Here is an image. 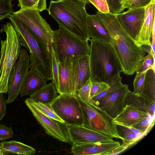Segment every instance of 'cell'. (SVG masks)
Wrapping results in <instances>:
<instances>
[{
  "instance_id": "20",
  "label": "cell",
  "mask_w": 155,
  "mask_h": 155,
  "mask_svg": "<svg viewBox=\"0 0 155 155\" xmlns=\"http://www.w3.org/2000/svg\"><path fill=\"white\" fill-rule=\"evenodd\" d=\"M127 104L131 105L152 116H155V102L142 93L136 94L130 91L125 98L124 107Z\"/></svg>"
},
{
  "instance_id": "45",
  "label": "cell",
  "mask_w": 155,
  "mask_h": 155,
  "mask_svg": "<svg viewBox=\"0 0 155 155\" xmlns=\"http://www.w3.org/2000/svg\"><path fill=\"white\" fill-rule=\"evenodd\" d=\"M81 1H84L85 2H86L87 3H88V0H80Z\"/></svg>"
},
{
  "instance_id": "42",
  "label": "cell",
  "mask_w": 155,
  "mask_h": 155,
  "mask_svg": "<svg viewBox=\"0 0 155 155\" xmlns=\"http://www.w3.org/2000/svg\"><path fill=\"white\" fill-rule=\"evenodd\" d=\"M151 38H152V41H151V49L153 54L155 55V22L153 23L152 29Z\"/></svg>"
},
{
  "instance_id": "26",
  "label": "cell",
  "mask_w": 155,
  "mask_h": 155,
  "mask_svg": "<svg viewBox=\"0 0 155 155\" xmlns=\"http://www.w3.org/2000/svg\"><path fill=\"white\" fill-rule=\"evenodd\" d=\"M152 69L147 71L142 93L155 102V72Z\"/></svg>"
},
{
  "instance_id": "4",
  "label": "cell",
  "mask_w": 155,
  "mask_h": 155,
  "mask_svg": "<svg viewBox=\"0 0 155 155\" xmlns=\"http://www.w3.org/2000/svg\"><path fill=\"white\" fill-rule=\"evenodd\" d=\"M90 79L106 82L122 72L120 63L110 44L89 38Z\"/></svg>"
},
{
  "instance_id": "28",
  "label": "cell",
  "mask_w": 155,
  "mask_h": 155,
  "mask_svg": "<svg viewBox=\"0 0 155 155\" xmlns=\"http://www.w3.org/2000/svg\"><path fill=\"white\" fill-rule=\"evenodd\" d=\"M18 5L20 9L32 8L41 12L46 9V0H18Z\"/></svg>"
},
{
  "instance_id": "3",
  "label": "cell",
  "mask_w": 155,
  "mask_h": 155,
  "mask_svg": "<svg viewBox=\"0 0 155 155\" xmlns=\"http://www.w3.org/2000/svg\"><path fill=\"white\" fill-rule=\"evenodd\" d=\"M87 4L80 0H51L46 9L59 27L82 39L88 41Z\"/></svg>"
},
{
  "instance_id": "10",
  "label": "cell",
  "mask_w": 155,
  "mask_h": 155,
  "mask_svg": "<svg viewBox=\"0 0 155 155\" xmlns=\"http://www.w3.org/2000/svg\"><path fill=\"white\" fill-rule=\"evenodd\" d=\"M29 55L26 50L21 48L18 59L12 67L8 82V96L6 104L13 102L19 94L25 78L29 69Z\"/></svg>"
},
{
  "instance_id": "6",
  "label": "cell",
  "mask_w": 155,
  "mask_h": 155,
  "mask_svg": "<svg viewBox=\"0 0 155 155\" xmlns=\"http://www.w3.org/2000/svg\"><path fill=\"white\" fill-rule=\"evenodd\" d=\"M52 45L58 62L68 58L76 61L86 55L90 49L88 40H83L59 27L53 31Z\"/></svg>"
},
{
  "instance_id": "31",
  "label": "cell",
  "mask_w": 155,
  "mask_h": 155,
  "mask_svg": "<svg viewBox=\"0 0 155 155\" xmlns=\"http://www.w3.org/2000/svg\"><path fill=\"white\" fill-rule=\"evenodd\" d=\"M154 123L155 117H151L142 120L131 127L140 131L146 135Z\"/></svg>"
},
{
  "instance_id": "33",
  "label": "cell",
  "mask_w": 155,
  "mask_h": 155,
  "mask_svg": "<svg viewBox=\"0 0 155 155\" xmlns=\"http://www.w3.org/2000/svg\"><path fill=\"white\" fill-rule=\"evenodd\" d=\"M32 101L36 106L45 115L61 123L64 124V121L57 114L50 105Z\"/></svg>"
},
{
  "instance_id": "16",
  "label": "cell",
  "mask_w": 155,
  "mask_h": 155,
  "mask_svg": "<svg viewBox=\"0 0 155 155\" xmlns=\"http://www.w3.org/2000/svg\"><path fill=\"white\" fill-rule=\"evenodd\" d=\"M120 145L118 141L72 143L71 153L76 155H109Z\"/></svg>"
},
{
  "instance_id": "18",
  "label": "cell",
  "mask_w": 155,
  "mask_h": 155,
  "mask_svg": "<svg viewBox=\"0 0 155 155\" xmlns=\"http://www.w3.org/2000/svg\"><path fill=\"white\" fill-rule=\"evenodd\" d=\"M152 116L131 105L127 104L112 121L114 124L131 127L142 120Z\"/></svg>"
},
{
  "instance_id": "17",
  "label": "cell",
  "mask_w": 155,
  "mask_h": 155,
  "mask_svg": "<svg viewBox=\"0 0 155 155\" xmlns=\"http://www.w3.org/2000/svg\"><path fill=\"white\" fill-rule=\"evenodd\" d=\"M144 21L134 41L139 46L148 45L151 47L152 29L155 22V0L145 7Z\"/></svg>"
},
{
  "instance_id": "25",
  "label": "cell",
  "mask_w": 155,
  "mask_h": 155,
  "mask_svg": "<svg viewBox=\"0 0 155 155\" xmlns=\"http://www.w3.org/2000/svg\"><path fill=\"white\" fill-rule=\"evenodd\" d=\"M116 125L118 134L122 138L121 145L126 149L142 138L127 126L120 124Z\"/></svg>"
},
{
  "instance_id": "1",
  "label": "cell",
  "mask_w": 155,
  "mask_h": 155,
  "mask_svg": "<svg viewBox=\"0 0 155 155\" xmlns=\"http://www.w3.org/2000/svg\"><path fill=\"white\" fill-rule=\"evenodd\" d=\"M96 14L110 35V43L120 63L122 72L127 75H132L146 54L144 48L138 45L125 31L117 20L115 14L98 11Z\"/></svg>"
},
{
  "instance_id": "14",
  "label": "cell",
  "mask_w": 155,
  "mask_h": 155,
  "mask_svg": "<svg viewBox=\"0 0 155 155\" xmlns=\"http://www.w3.org/2000/svg\"><path fill=\"white\" fill-rule=\"evenodd\" d=\"M145 13V7L131 8L116 14V16L122 28L134 40L142 25Z\"/></svg>"
},
{
  "instance_id": "11",
  "label": "cell",
  "mask_w": 155,
  "mask_h": 155,
  "mask_svg": "<svg viewBox=\"0 0 155 155\" xmlns=\"http://www.w3.org/2000/svg\"><path fill=\"white\" fill-rule=\"evenodd\" d=\"M25 103L47 134L60 141L68 142L69 140L67 132L64 130L61 125L63 123L59 124L61 123L45 115L29 98L25 100Z\"/></svg>"
},
{
  "instance_id": "29",
  "label": "cell",
  "mask_w": 155,
  "mask_h": 155,
  "mask_svg": "<svg viewBox=\"0 0 155 155\" xmlns=\"http://www.w3.org/2000/svg\"><path fill=\"white\" fill-rule=\"evenodd\" d=\"M122 80V78L120 76V74H119L108 80L106 82L110 86L109 88L93 97V100L96 102L121 86L123 84L121 82Z\"/></svg>"
},
{
  "instance_id": "19",
  "label": "cell",
  "mask_w": 155,
  "mask_h": 155,
  "mask_svg": "<svg viewBox=\"0 0 155 155\" xmlns=\"http://www.w3.org/2000/svg\"><path fill=\"white\" fill-rule=\"evenodd\" d=\"M21 86L19 94L21 97L30 96L47 84V80L34 69L30 68Z\"/></svg>"
},
{
  "instance_id": "36",
  "label": "cell",
  "mask_w": 155,
  "mask_h": 155,
  "mask_svg": "<svg viewBox=\"0 0 155 155\" xmlns=\"http://www.w3.org/2000/svg\"><path fill=\"white\" fill-rule=\"evenodd\" d=\"M146 72L136 73L134 82L133 93L136 94H141L142 93L144 80Z\"/></svg>"
},
{
  "instance_id": "30",
  "label": "cell",
  "mask_w": 155,
  "mask_h": 155,
  "mask_svg": "<svg viewBox=\"0 0 155 155\" xmlns=\"http://www.w3.org/2000/svg\"><path fill=\"white\" fill-rule=\"evenodd\" d=\"M91 86V81L90 79L76 93L80 97L87 103L94 106L99 107L96 102L91 97L90 92Z\"/></svg>"
},
{
  "instance_id": "23",
  "label": "cell",
  "mask_w": 155,
  "mask_h": 155,
  "mask_svg": "<svg viewBox=\"0 0 155 155\" xmlns=\"http://www.w3.org/2000/svg\"><path fill=\"white\" fill-rule=\"evenodd\" d=\"M0 149L4 153H9L18 155H32L36 151L35 149L29 146L13 140L0 142Z\"/></svg>"
},
{
  "instance_id": "38",
  "label": "cell",
  "mask_w": 155,
  "mask_h": 155,
  "mask_svg": "<svg viewBox=\"0 0 155 155\" xmlns=\"http://www.w3.org/2000/svg\"><path fill=\"white\" fill-rule=\"evenodd\" d=\"M110 12L114 14L121 13L125 9L123 5L120 3L119 0H106Z\"/></svg>"
},
{
  "instance_id": "24",
  "label": "cell",
  "mask_w": 155,
  "mask_h": 155,
  "mask_svg": "<svg viewBox=\"0 0 155 155\" xmlns=\"http://www.w3.org/2000/svg\"><path fill=\"white\" fill-rule=\"evenodd\" d=\"M58 96L54 86L50 83L30 96L29 98L35 102L50 105Z\"/></svg>"
},
{
  "instance_id": "34",
  "label": "cell",
  "mask_w": 155,
  "mask_h": 155,
  "mask_svg": "<svg viewBox=\"0 0 155 155\" xmlns=\"http://www.w3.org/2000/svg\"><path fill=\"white\" fill-rule=\"evenodd\" d=\"M12 0H0V20L4 19L12 14L14 10Z\"/></svg>"
},
{
  "instance_id": "13",
  "label": "cell",
  "mask_w": 155,
  "mask_h": 155,
  "mask_svg": "<svg viewBox=\"0 0 155 155\" xmlns=\"http://www.w3.org/2000/svg\"><path fill=\"white\" fill-rule=\"evenodd\" d=\"M130 91L128 84H122L96 101V103L114 119L123 110L125 98Z\"/></svg>"
},
{
  "instance_id": "22",
  "label": "cell",
  "mask_w": 155,
  "mask_h": 155,
  "mask_svg": "<svg viewBox=\"0 0 155 155\" xmlns=\"http://www.w3.org/2000/svg\"><path fill=\"white\" fill-rule=\"evenodd\" d=\"M77 78L75 91L80 89L91 77L89 55H86L76 60Z\"/></svg>"
},
{
  "instance_id": "44",
  "label": "cell",
  "mask_w": 155,
  "mask_h": 155,
  "mask_svg": "<svg viewBox=\"0 0 155 155\" xmlns=\"http://www.w3.org/2000/svg\"><path fill=\"white\" fill-rule=\"evenodd\" d=\"M4 154V153L0 149V155H3Z\"/></svg>"
},
{
  "instance_id": "41",
  "label": "cell",
  "mask_w": 155,
  "mask_h": 155,
  "mask_svg": "<svg viewBox=\"0 0 155 155\" xmlns=\"http://www.w3.org/2000/svg\"><path fill=\"white\" fill-rule=\"evenodd\" d=\"M3 93H0V121L6 114V103Z\"/></svg>"
},
{
  "instance_id": "27",
  "label": "cell",
  "mask_w": 155,
  "mask_h": 155,
  "mask_svg": "<svg viewBox=\"0 0 155 155\" xmlns=\"http://www.w3.org/2000/svg\"><path fill=\"white\" fill-rule=\"evenodd\" d=\"M155 55L151 49L148 54L143 58L135 72H145L150 69L155 71Z\"/></svg>"
},
{
  "instance_id": "5",
  "label": "cell",
  "mask_w": 155,
  "mask_h": 155,
  "mask_svg": "<svg viewBox=\"0 0 155 155\" xmlns=\"http://www.w3.org/2000/svg\"><path fill=\"white\" fill-rule=\"evenodd\" d=\"M5 32L6 39L1 40L0 51V93L8 91V82L12 69L19 58L21 50L18 34L12 24L7 22L0 30Z\"/></svg>"
},
{
  "instance_id": "7",
  "label": "cell",
  "mask_w": 155,
  "mask_h": 155,
  "mask_svg": "<svg viewBox=\"0 0 155 155\" xmlns=\"http://www.w3.org/2000/svg\"><path fill=\"white\" fill-rule=\"evenodd\" d=\"M75 94L81 108L83 126L112 138L122 139L118 134L116 124L112 122L113 118L100 107L87 103Z\"/></svg>"
},
{
  "instance_id": "21",
  "label": "cell",
  "mask_w": 155,
  "mask_h": 155,
  "mask_svg": "<svg viewBox=\"0 0 155 155\" xmlns=\"http://www.w3.org/2000/svg\"><path fill=\"white\" fill-rule=\"evenodd\" d=\"M87 24L89 39L91 38L110 43V35L96 14H87Z\"/></svg>"
},
{
  "instance_id": "46",
  "label": "cell",
  "mask_w": 155,
  "mask_h": 155,
  "mask_svg": "<svg viewBox=\"0 0 155 155\" xmlns=\"http://www.w3.org/2000/svg\"><path fill=\"white\" fill-rule=\"evenodd\" d=\"M119 1H120V0H119Z\"/></svg>"
},
{
  "instance_id": "8",
  "label": "cell",
  "mask_w": 155,
  "mask_h": 155,
  "mask_svg": "<svg viewBox=\"0 0 155 155\" xmlns=\"http://www.w3.org/2000/svg\"><path fill=\"white\" fill-rule=\"evenodd\" d=\"M50 105L65 124L83 126L81 108L75 93L59 94Z\"/></svg>"
},
{
  "instance_id": "39",
  "label": "cell",
  "mask_w": 155,
  "mask_h": 155,
  "mask_svg": "<svg viewBox=\"0 0 155 155\" xmlns=\"http://www.w3.org/2000/svg\"><path fill=\"white\" fill-rule=\"evenodd\" d=\"M89 3L92 4L99 12L107 13L110 12L106 0H88Z\"/></svg>"
},
{
  "instance_id": "2",
  "label": "cell",
  "mask_w": 155,
  "mask_h": 155,
  "mask_svg": "<svg viewBox=\"0 0 155 155\" xmlns=\"http://www.w3.org/2000/svg\"><path fill=\"white\" fill-rule=\"evenodd\" d=\"M8 18L18 34L21 45L29 53V69H34L47 81L51 80L52 61L49 47L14 15L11 14Z\"/></svg>"
},
{
  "instance_id": "43",
  "label": "cell",
  "mask_w": 155,
  "mask_h": 155,
  "mask_svg": "<svg viewBox=\"0 0 155 155\" xmlns=\"http://www.w3.org/2000/svg\"><path fill=\"white\" fill-rule=\"evenodd\" d=\"M127 0H120V2L123 5Z\"/></svg>"
},
{
  "instance_id": "35",
  "label": "cell",
  "mask_w": 155,
  "mask_h": 155,
  "mask_svg": "<svg viewBox=\"0 0 155 155\" xmlns=\"http://www.w3.org/2000/svg\"><path fill=\"white\" fill-rule=\"evenodd\" d=\"M91 84L90 96L92 98L106 90L110 87L108 84L103 81H91Z\"/></svg>"
},
{
  "instance_id": "15",
  "label": "cell",
  "mask_w": 155,
  "mask_h": 155,
  "mask_svg": "<svg viewBox=\"0 0 155 155\" xmlns=\"http://www.w3.org/2000/svg\"><path fill=\"white\" fill-rule=\"evenodd\" d=\"M69 140L72 143L109 142L113 138L83 126L65 124Z\"/></svg>"
},
{
  "instance_id": "12",
  "label": "cell",
  "mask_w": 155,
  "mask_h": 155,
  "mask_svg": "<svg viewBox=\"0 0 155 155\" xmlns=\"http://www.w3.org/2000/svg\"><path fill=\"white\" fill-rule=\"evenodd\" d=\"M76 60L67 58L62 62H58L59 85L57 92L59 94L76 93Z\"/></svg>"
},
{
  "instance_id": "9",
  "label": "cell",
  "mask_w": 155,
  "mask_h": 155,
  "mask_svg": "<svg viewBox=\"0 0 155 155\" xmlns=\"http://www.w3.org/2000/svg\"><path fill=\"white\" fill-rule=\"evenodd\" d=\"M39 12L32 8L20 9L12 14L28 26L47 46L52 44L53 30L41 16Z\"/></svg>"
},
{
  "instance_id": "40",
  "label": "cell",
  "mask_w": 155,
  "mask_h": 155,
  "mask_svg": "<svg viewBox=\"0 0 155 155\" xmlns=\"http://www.w3.org/2000/svg\"><path fill=\"white\" fill-rule=\"evenodd\" d=\"M14 133L11 127L0 124V141L6 140L13 136Z\"/></svg>"
},
{
  "instance_id": "37",
  "label": "cell",
  "mask_w": 155,
  "mask_h": 155,
  "mask_svg": "<svg viewBox=\"0 0 155 155\" xmlns=\"http://www.w3.org/2000/svg\"><path fill=\"white\" fill-rule=\"evenodd\" d=\"M154 0H127L123 6L129 9L144 8Z\"/></svg>"
},
{
  "instance_id": "32",
  "label": "cell",
  "mask_w": 155,
  "mask_h": 155,
  "mask_svg": "<svg viewBox=\"0 0 155 155\" xmlns=\"http://www.w3.org/2000/svg\"><path fill=\"white\" fill-rule=\"evenodd\" d=\"M52 61V83L54 86L56 91L59 85L58 68V62L56 58L52 45L50 47Z\"/></svg>"
}]
</instances>
